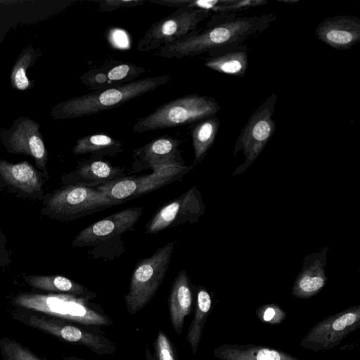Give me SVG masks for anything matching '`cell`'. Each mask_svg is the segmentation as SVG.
Instances as JSON below:
<instances>
[{"label":"cell","instance_id":"cell-24","mask_svg":"<svg viewBox=\"0 0 360 360\" xmlns=\"http://www.w3.org/2000/svg\"><path fill=\"white\" fill-rule=\"evenodd\" d=\"M123 150L122 143L105 133L81 137L72 148V153L76 155L88 154L90 157L100 159L114 157Z\"/></svg>","mask_w":360,"mask_h":360},{"label":"cell","instance_id":"cell-7","mask_svg":"<svg viewBox=\"0 0 360 360\" xmlns=\"http://www.w3.org/2000/svg\"><path fill=\"white\" fill-rule=\"evenodd\" d=\"M210 15L211 13L205 10L177 8L148 27L139 39L136 50L151 51L181 40L197 31L198 25Z\"/></svg>","mask_w":360,"mask_h":360},{"label":"cell","instance_id":"cell-10","mask_svg":"<svg viewBox=\"0 0 360 360\" xmlns=\"http://www.w3.org/2000/svg\"><path fill=\"white\" fill-rule=\"evenodd\" d=\"M359 327L360 304H357L318 322L304 336L300 345L314 352L334 349Z\"/></svg>","mask_w":360,"mask_h":360},{"label":"cell","instance_id":"cell-2","mask_svg":"<svg viewBox=\"0 0 360 360\" xmlns=\"http://www.w3.org/2000/svg\"><path fill=\"white\" fill-rule=\"evenodd\" d=\"M170 80L169 75L155 76L95 91L58 103L51 108L50 115L53 119L66 120L97 114L154 91Z\"/></svg>","mask_w":360,"mask_h":360},{"label":"cell","instance_id":"cell-22","mask_svg":"<svg viewBox=\"0 0 360 360\" xmlns=\"http://www.w3.org/2000/svg\"><path fill=\"white\" fill-rule=\"evenodd\" d=\"M203 64L213 71L243 77L248 66V47L245 43L217 54L207 56Z\"/></svg>","mask_w":360,"mask_h":360},{"label":"cell","instance_id":"cell-21","mask_svg":"<svg viewBox=\"0 0 360 360\" xmlns=\"http://www.w3.org/2000/svg\"><path fill=\"white\" fill-rule=\"evenodd\" d=\"M220 360H301L278 349L252 343L222 344L214 349Z\"/></svg>","mask_w":360,"mask_h":360},{"label":"cell","instance_id":"cell-20","mask_svg":"<svg viewBox=\"0 0 360 360\" xmlns=\"http://www.w3.org/2000/svg\"><path fill=\"white\" fill-rule=\"evenodd\" d=\"M169 309L172 326L177 335L184 328L185 317L193 309V293L189 277L185 270H181L176 276L169 295Z\"/></svg>","mask_w":360,"mask_h":360},{"label":"cell","instance_id":"cell-6","mask_svg":"<svg viewBox=\"0 0 360 360\" xmlns=\"http://www.w3.org/2000/svg\"><path fill=\"white\" fill-rule=\"evenodd\" d=\"M174 245V242H169L150 257L137 262L124 297L127 309L131 315L140 311L155 295L169 266Z\"/></svg>","mask_w":360,"mask_h":360},{"label":"cell","instance_id":"cell-32","mask_svg":"<svg viewBox=\"0 0 360 360\" xmlns=\"http://www.w3.org/2000/svg\"><path fill=\"white\" fill-rule=\"evenodd\" d=\"M80 80L89 89L94 91L110 88L102 67L89 70L80 77Z\"/></svg>","mask_w":360,"mask_h":360},{"label":"cell","instance_id":"cell-11","mask_svg":"<svg viewBox=\"0 0 360 360\" xmlns=\"http://www.w3.org/2000/svg\"><path fill=\"white\" fill-rule=\"evenodd\" d=\"M0 141L8 153L31 157L36 168L49 177L48 153L35 121L27 117L15 119L10 128L0 129Z\"/></svg>","mask_w":360,"mask_h":360},{"label":"cell","instance_id":"cell-16","mask_svg":"<svg viewBox=\"0 0 360 360\" xmlns=\"http://www.w3.org/2000/svg\"><path fill=\"white\" fill-rule=\"evenodd\" d=\"M46 178L27 161L12 163L0 159V185L18 196L42 200Z\"/></svg>","mask_w":360,"mask_h":360},{"label":"cell","instance_id":"cell-27","mask_svg":"<svg viewBox=\"0 0 360 360\" xmlns=\"http://www.w3.org/2000/svg\"><path fill=\"white\" fill-rule=\"evenodd\" d=\"M40 50L32 46H27L18 55L10 75L11 86L13 89L23 91L32 88L34 81L27 76V70L32 67L40 57Z\"/></svg>","mask_w":360,"mask_h":360},{"label":"cell","instance_id":"cell-23","mask_svg":"<svg viewBox=\"0 0 360 360\" xmlns=\"http://www.w3.org/2000/svg\"><path fill=\"white\" fill-rule=\"evenodd\" d=\"M25 283L33 288L51 292L74 295L87 300L97 297L82 284L67 277L58 275H27L24 276Z\"/></svg>","mask_w":360,"mask_h":360},{"label":"cell","instance_id":"cell-26","mask_svg":"<svg viewBox=\"0 0 360 360\" xmlns=\"http://www.w3.org/2000/svg\"><path fill=\"white\" fill-rule=\"evenodd\" d=\"M212 308V298L208 291L202 286L196 288V301L194 316L188 328L186 341L191 345L193 354L198 349L203 328Z\"/></svg>","mask_w":360,"mask_h":360},{"label":"cell","instance_id":"cell-28","mask_svg":"<svg viewBox=\"0 0 360 360\" xmlns=\"http://www.w3.org/2000/svg\"><path fill=\"white\" fill-rule=\"evenodd\" d=\"M102 68L105 70L110 88L134 82L146 72L143 67L116 61Z\"/></svg>","mask_w":360,"mask_h":360},{"label":"cell","instance_id":"cell-9","mask_svg":"<svg viewBox=\"0 0 360 360\" xmlns=\"http://www.w3.org/2000/svg\"><path fill=\"white\" fill-rule=\"evenodd\" d=\"M278 96L272 93L256 109L241 130L236 140L233 155L242 150L245 162L233 174L243 172L257 159L271 138L276 129L272 115Z\"/></svg>","mask_w":360,"mask_h":360},{"label":"cell","instance_id":"cell-25","mask_svg":"<svg viewBox=\"0 0 360 360\" xmlns=\"http://www.w3.org/2000/svg\"><path fill=\"white\" fill-rule=\"evenodd\" d=\"M220 122L212 116L190 125L189 129L194 149L195 159L193 167L200 163L212 146Z\"/></svg>","mask_w":360,"mask_h":360},{"label":"cell","instance_id":"cell-35","mask_svg":"<svg viewBox=\"0 0 360 360\" xmlns=\"http://www.w3.org/2000/svg\"><path fill=\"white\" fill-rule=\"evenodd\" d=\"M63 360H85V359L78 358L76 356H70L64 357Z\"/></svg>","mask_w":360,"mask_h":360},{"label":"cell","instance_id":"cell-29","mask_svg":"<svg viewBox=\"0 0 360 360\" xmlns=\"http://www.w3.org/2000/svg\"><path fill=\"white\" fill-rule=\"evenodd\" d=\"M146 355L148 360H178L176 350L167 335L159 330L154 342L153 354L146 349Z\"/></svg>","mask_w":360,"mask_h":360},{"label":"cell","instance_id":"cell-3","mask_svg":"<svg viewBox=\"0 0 360 360\" xmlns=\"http://www.w3.org/2000/svg\"><path fill=\"white\" fill-rule=\"evenodd\" d=\"M68 294L22 293L13 302L22 308L85 326H109L112 321L99 305Z\"/></svg>","mask_w":360,"mask_h":360},{"label":"cell","instance_id":"cell-14","mask_svg":"<svg viewBox=\"0 0 360 360\" xmlns=\"http://www.w3.org/2000/svg\"><path fill=\"white\" fill-rule=\"evenodd\" d=\"M142 207H131L91 224L74 238L73 247L95 246L132 230L143 214Z\"/></svg>","mask_w":360,"mask_h":360},{"label":"cell","instance_id":"cell-31","mask_svg":"<svg viewBox=\"0 0 360 360\" xmlns=\"http://www.w3.org/2000/svg\"><path fill=\"white\" fill-rule=\"evenodd\" d=\"M255 314L260 321L270 325L282 323L287 316L286 313L274 303L261 305L256 309Z\"/></svg>","mask_w":360,"mask_h":360},{"label":"cell","instance_id":"cell-34","mask_svg":"<svg viewBox=\"0 0 360 360\" xmlns=\"http://www.w3.org/2000/svg\"><path fill=\"white\" fill-rule=\"evenodd\" d=\"M11 263V256L7 248L6 237L0 228V266L5 268Z\"/></svg>","mask_w":360,"mask_h":360},{"label":"cell","instance_id":"cell-5","mask_svg":"<svg viewBox=\"0 0 360 360\" xmlns=\"http://www.w3.org/2000/svg\"><path fill=\"white\" fill-rule=\"evenodd\" d=\"M42 205V214L55 220L72 221L117 205L96 188L68 185L45 194Z\"/></svg>","mask_w":360,"mask_h":360},{"label":"cell","instance_id":"cell-4","mask_svg":"<svg viewBox=\"0 0 360 360\" xmlns=\"http://www.w3.org/2000/svg\"><path fill=\"white\" fill-rule=\"evenodd\" d=\"M220 105L215 98L198 94H187L165 103L132 127L134 133L191 125L215 116Z\"/></svg>","mask_w":360,"mask_h":360},{"label":"cell","instance_id":"cell-30","mask_svg":"<svg viewBox=\"0 0 360 360\" xmlns=\"http://www.w3.org/2000/svg\"><path fill=\"white\" fill-rule=\"evenodd\" d=\"M4 360H42L27 347L10 340H5L1 344Z\"/></svg>","mask_w":360,"mask_h":360},{"label":"cell","instance_id":"cell-18","mask_svg":"<svg viewBox=\"0 0 360 360\" xmlns=\"http://www.w3.org/2000/svg\"><path fill=\"white\" fill-rule=\"evenodd\" d=\"M315 34L335 49H350L360 41V19L346 15L326 18L317 25Z\"/></svg>","mask_w":360,"mask_h":360},{"label":"cell","instance_id":"cell-8","mask_svg":"<svg viewBox=\"0 0 360 360\" xmlns=\"http://www.w3.org/2000/svg\"><path fill=\"white\" fill-rule=\"evenodd\" d=\"M193 168L192 165H170L149 174L124 176L96 188L119 205L179 180Z\"/></svg>","mask_w":360,"mask_h":360},{"label":"cell","instance_id":"cell-19","mask_svg":"<svg viewBox=\"0 0 360 360\" xmlns=\"http://www.w3.org/2000/svg\"><path fill=\"white\" fill-rule=\"evenodd\" d=\"M328 248L319 253L307 255L301 271L292 288V295L300 299H308L316 295L325 285L327 277L324 267Z\"/></svg>","mask_w":360,"mask_h":360},{"label":"cell","instance_id":"cell-13","mask_svg":"<svg viewBox=\"0 0 360 360\" xmlns=\"http://www.w3.org/2000/svg\"><path fill=\"white\" fill-rule=\"evenodd\" d=\"M27 321L33 328L66 342L84 345L98 355H113L117 349L115 344L105 336L65 321L35 315L30 316Z\"/></svg>","mask_w":360,"mask_h":360},{"label":"cell","instance_id":"cell-12","mask_svg":"<svg viewBox=\"0 0 360 360\" xmlns=\"http://www.w3.org/2000/svg\"><path fill=\"white\" fill-rule=\"evenodd\" d=\"M204 211L200 192L194 186L161 207L148 221L146 233L154 234L177 225L195 223Z\"/></svg>","mask_w":360,"mask_h":360},{"label":"cell","instance_id":"cell-33","mask_svg":"<svg viewBox=\"0 0 360 360\" xmlns=\"http://www.w3.org/2000/svg\"><path fill=\"white\" fill-rule=\"evenodd\" d=\"M144 2L141 0H105L99 2L98 8L101 11L112 12L120 8L139 6Z\"/></svg>","mask_w":360,"mask_h":360},{"label":"cell","instance_id":"cell-1","mask_svg":"<svg viewBox=\"0 0 360 360\" xmlns=\"http://www.w3.org/2000/svg\"><path fill=\"white\" fill-rule=\"evenodd\" d=\"M276 19L274 13L233 17L166 44L158 49L157 55L178 60L204 53L215 55L245 44L250 37L266 30Z\"/></svg>","mask_w":360,"mask_h":360},{"label":"cell","instance_id":"cell-17","mask_svg":"<svg viewBox=\"0 0 360 360\" xmlns=\"http://www.w3.org/2000/svg\"><path fill=\"white\" fill-rule=\"evenodd\" d=\"M124 176V167L114 166L105 159L89 157L78 161L74 170L61 176V182L63 186L96 188Z\"/></svg>","mask_w":360,"mask_h":360},{"label":"cell","instance_id":"cell-15","mask_svg":"<svg viewBox=\"0 0 360 360\" xmlns=\"http://www.w3.org/2000/svg\"><path fill=\"white\" fill-rule=\"evenodd\" d=\"M184 140L168 135L159 136L133 150L131 172L137 173L150 169L156 172L170 165H184L180 145Z\"/></svg>","mask_w":360,"mask_h":360}]
</instances>
